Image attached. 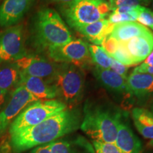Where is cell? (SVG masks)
Returning a JSON list of instances; mask_svg holds the SVG:
<instances>
[{
  "label": "cell",
  "instance_id": "cell-1",
  "mask_svg": "<svg viewBox=\"0 0 153 153\" xmlns=\"http://www.w3.org/2000/svg\"><path fill=\"white\" fill-rule=\"evenodd\" d=\"M82 114L76 108H68L51 116L41 123L10 134L16 152L56 141L80 127Z\"/></svg>",
  "mask_w": 153,
  "mask_h": 153
},
{
  "label": "cell",
  "instance_id": "cell-2",
  "mask_svg": "<svg viewBox=\"0 0 153 153\" xmlns=\"http://www.w3.org/2000/svg\"><path fill=\"white\" fill-rule=\"evenodd\" d=\"M33 40L40 51L63 45L73 40L72 33L55 9L42 8L36 13L33 25Z\"/></svg>",
  "mask_w": 153,
  "mask_h": 153
},
{
  "label": "cell",
  "instance_id": "cell-3",
  "mask_svg": "<svg viewBox=\"0 0 153 153\" xmlns=\"http://www.w3.org/2000/svg\"><path fill=\"white\" fill-rule=\"evenodd\" d=\"M121 114L104 106L86 104L80 128L93 141L115 143Z\"/></svg>",
  "mask_w": 153,
  "mask_h": 153
},
{
  "label": "cell",
  "instance_id": "cell-4",
  "mask_svg": "<svg viewBox=\"0 0 153 153\" xmlns=\"http://www.w3.org/2000/svg\"><path fill=\"white\" fill-rule=\"evenodd\" d=\"M85 77L82 69L70 64L60 63L55 74L46 80L54 86L57 97H60L68 108H75L83 98Z\"/></svg>",
  "mask_w": 153,
  "mask_h": 153
},
{
  "label": "cell",
  "instance_id": "cell-5",
  "mask_svg": "<svg viewBox=\"0 0 153 153\" xmlns=\"http://www.w3.org/2000/svg\"><path fill=\"white\" fill-rule=\"evenodd\" d=\"M59 10L67 24L75 30L106 19L111 11L108 0H73L59 4Z\"/></svg>",
  "mask_w": 153,
  "mask_h": 153
},
{
  "label": "cell",
  "instance_id": "cell-6",
  "mask_svg": "<svg viewBox=\"0 0 153 153\" xmlns=\"http://www.w3.org/2000/svg\"><path fill=\"white\" fill-rule=\"evenodd\" d=\"M68 107L57 99L40 100L24 108L9 126L10 134L41 123L51 116L65 110Z\"/></svg>",
  "mask_w": 153,
  "mask_h": 153
},
{
  "label": "cell",
  "instance_id": "cell-7",
  "mask_svg": "<svg viewBox=\"0 0 153 153\" xmlns=\"http://www.w3.org/2000/svg\"><path fill=\"white\" fill-rule=\"evenodd\" d=\"M47 52L53 62L70 64L82 70L89 68L94 65L88 45L79 39H73L63 45L51 47Z\"/></svg>",
  "mask_w": 153,
  "mask_h": 153
},
{
  "label": "cell",
  "instance_id": "cell-8",
  "mask_svg": "<svg viewBox=\"0 0 153 153\" xmlns=\"http://www.w3.org/2000/svg\"><path fill=\"white\" fill-rule=\"evenodd\" d=\"M26 55L22 25L8 27L0 33V64L14 62Z\"/></svg>",
  "mask_w": 153,
  "mask_h": 153
},
{
  "label": "cell",
  "instance_id": "cell-9",
  "mask_svg": "<svg viewBox=\"0 0 153 153\" xmlns=\"http://www.w3.org/2000/svg\"><path fill=\"white\" fill-rule=\"evenodd\" d=\"M39 101L22 86H19L13 91L9 103L0 112V134L4 133L9 125L26 107Z\"/></svg>",
  "mask_w": 153,
  "mask_h": 153
},
{
  "label": "cell",
  "instance_id": "cell-10",
  "mask_svg": "<svg viewBox=\"0 0 153 153\" xmlns=\"http://www.w3.org/2000/svg\"><path fill=\"white\" fill-rule=\"evenodd\" d=\"M22 74L30 76L48 79L56 72L57 64L35 55H26L15 61Z\"/></svg>",
  "mask_w": 153,
  "mask_h": 153
},
{
  "label": "cell",
  "instance_id": "cell-11",
  "mask_svg": "<svg viewBox=\"0 0 153 153\" xmlns=\"http://www.w3.org/2000/svg\"><path fill=\"white\" fill-rule=\"evenodd\" d=\"M35 0H4L0 5V26L17 25L29 11Z\"/></svg>",
  "mask_w": 153,
  "mask_h": 153
},
{
  "label": "cell",
  "instance_id": "cell-12",
  "mask_svg": "<svg viewBox=\"0 0 153 153\" xmlns=\"http://www.w3.org/2000/svg\"><path fill=\"white\" fill-rule=\"evenodd\" d=\"M129 92L142 101L153 99V75L147 73L132 72L128 76Z\"/></svg>",
  "mask_w": 153,
  "mask_h": 153
},
{
  "label": "cell",
  "instance_id": "cell-13",
  "mask_svg": "<svg viewBox=\"0 0 153 153\" xmlns=\"http://www.w3.org/2000/svg\"><path fill=\"white\" fill-rule=\"evenodd\" d=\"M19 86L24 87L39 101L55 99L57 97L54 86L48 83L46 79L28 76L21 72Z\"/></svg>",
  "mask_w": 153,
  "mask_h": 153
},
{
  "label": "cell",
  "instance_id": "cell-14",
  "mask_svg": "<svg viewBox=\"0 0 153 153\" xmlns=\"http://www.w3.org/2000/svg\"><path fill=\"white\" fill-rule=\"evenodd\" d=\"M93 74L107 90L118 94L131 95L127 81L111 69H101L95 67Z\"/></svg>",
  "mask_w": 153,
  "mask_h": 153
},
{
  "label": "cell",
  "instance_id": "cell-15",
  "mask_svg": "<svg viewBox=\"0 0 153 153\" xmlns=\"http://www.w3.org/2000/svg\"><path fill=\"white\" fill-rule=\"evenodd\" d=\"M125 43L134 65H137L143 62L153 51V33L150 31Z\"/></svg>",
  "mask_w": 153,
  "mask_h": 153
},
{
  "label": "cell",
  "instance_id": "cell-16",
  "mask_svg": "<svg viewBox=\"0 0 153 153\" xmlns=\"http://www.w3.org/2000/svg\"><path fill=\"white\" fill-rule=\"evenodd\" d=\"M115 144L121 153H143V147L140 140L127 125L120 119Z\"/></svg>",
  "mask_w": 153,
  "mask_h": 153
},
{
  "label": "cell",
  "instance_id": "cell-17",
  "mask_svg": "<svg viewBox=\"0 0 153 153\" xmlns=\"http://www.w3.org/2000/svg\"><path fill=\"white\" fill-rule=\"evenodd\" d=\"M115 24L104 19L91 24L85 25L76 30L87 38L94 45H101L105 38L111 35Z\"/></svg>",
  "mask_w": 153,
  "mask_h": 153
},
{
  "label": "cell",
  "instance_id": "cell-18",
  "mask_svg": "<svg viewBox=\"0 0 153 153\" xmlns=\"http://www.w3.org/2000/svg\"><path fill=\"white\" fill-rule=\"evenodd\" d=\"M49 145L52 153H95L92 145L80 136L71 140L54 141Z\"/></svg>",
  "mask_w": 153,
  "mask_h": 153
},
{
  "label": "cell",
  "instance_id": "cell-19",
  "mask_svg": "<svg viewBox=\"0 0 153 153\" xmlns=\"http://www.w3.org/2000/svg\"><path fill=\"white\" fill-rule=\"evenodd\" d=\"M145 26L135 22H123L115 24L111 36L118 41H128L132 38L138 37L150 32Z\"/></svg>",
  "mask_w": 153,
  "mask_h": 153
},
{
  "label": "cell",
  "instance_id": "cell-20",
  "mask_svg": "<svg viewBox=\"0 0 153 153\" xmlns=\"http://www.w3.org/2000/svg\"><path fill=\"white\" fill-rule=\"evenodd\" d=\"M132 118L134 125L145 138L153 140V113L145 108H137L132 110Z\"/></svg>",
  "mask_w": 153,
  "mask_h": 153
},
{
  "label": "cell",
  "instance_id": "cell-21",
  "mask_svg": "<svg viewBox=\"0 0 153 153\" xmlns=\"http://www.w3.org/2000/svg\"><path fill=\"white\" fill-rule=\"evenodd\" d=\"M21 71L14 62L6 63L0 66V89L9 91L18 87Z\"/></svg>",
  "mask_w": 153,
  "mask_h": 153
},
{
  "label": "cell",
  "instance_id": "cell-22",
  "mask_svg": "<svg viewBox=\"0 0 153 153\" xmlns=\"http://www.w3.org/2000/svg\"><path fill=\"white\" fill-rule=\"evenodd\" d=\"M91 60L96 67L101 69H110L112 57L107 54L100 45H88Z\"/></svg>",
  "mask_w": 153,
  "mask_h": 153
},
{
  "label": "cell",
  "instance_id": "cell-23",
  "mask_svg": "<svg viewBox=\"0 0 153 153\" xmlns=\"http://www.w3.org/2000/svg\"><path fill=\"white\" fill-rule=\"evenodd\" d=\"M143 6H137L134 7L131 11L126 13L112 12L108 17V21L114 24H120L123 22H135L137 21L140 13L142 10Z\"/></svg>",
  "mask_w": 153,
  "mask_h": 153
},
{
  "label": "cell",
  "instance_id": "cell-24",
  "mask_svg": "<svg viewBox=\"0 0 153 153\" xmlns=\"http://www.w3.org/2000/svg\"><path fill=\"white\" fill-rule=\"evenodd\" d=\"M111 57L126 66L135 65L133 59L131 58L128 51L126 48V43L124 41H118L117 49L114 54L111 55Z\"/></svg>",
  "mask_w": 153,
  "mask_h": 153
},
{
  "label": "cell",
  "instance_id": "cell-25",
  "mask_svg": "<svg viewBox=\"0 0 153 153\" xmlns=\"http://www.w3.org/2000/svg\"><path fill=\"white\" fill-rule=\"evenodd\" d=\"M95 153H121L115 143L93 141Z\"/></svg>",
  "mask_w": 153,
  "mask_h": 153
},
{
  "label": "cell",
  "instance_id": "cell-26",
  "mask_svg": "<svg viewBox=\"0 0 153 153\" xmlns=\"http://www.w3.org/2000/svg\"><path fill=\"white\" fill-rule=\"evenodd\" d=\"M137 21L139 24H142L146 27L153 28V11L151 9L146 8L144 6L143 7L142 10L140 13Z\"/></svg>",
  "mask_w": 153,
  "mask_h": 153
},
{
  "label": "cell",
  "instance_id": "cell-27",
  "mask_svg": "<svg viewBox=\"0 0 153 153\" xmlns=\"http://www.w3.org/2000/svg\"><path fill=\"white\" fill-rule=\"evenodd\" d=\"M101 47L107 53V54L110 56L115 53V51L117 49L118 45V41L114 38L109 36L105 38L104 41L101 43Z\"/></svg>",
  "mask_w": 153,
  "mask_h": 153
},
{
  "label": "cell",
  "instance_id": "cell-28",
  "mask_svg": "<svg viewBox=\"0 0 153 153\" xmlns=\"http://www.w3.org/2000/svg\"><path fill=\"white\" fill-rule=\"evenodd\" d=\"M129 67L124 65L121 63L118 62V61L114 60V58L111 59V64L110 69L113 71L119 74L125 79H127L128 77V71Z\"/></svg>",
  "mask_w": 153,
  "mask_h": 153
},
{
  "label": "cell",
  "instance_id": "cell-29",
  "mask_svg": "<svg viewBox=\"0 0 153 153\" xmlns=\"http://www.w3.org/2000/svg\"><path fill=\"white\" fill-rule=\"evenodd\" d=\"M145 5L143 0H118L117 1L113 4L111 6V10L112 9L116 8V7H135L137 6H143Z\"/></svg>",
  "mask_w": 153,
  "mask_h": 153
},
{
  "label": "cell",
  "instance_id": "cell-30",
  "mask_svg": "<svg viewBox=\"0 0 153 153\" xmlns=\"http://www.w3.org/2000/svg\"><path fill=\"white\" fill-rule=\"evenodd\" d=\"M153 65V51L151 52L150 55H148V57H147L145 60L142 62V64L140 65L138 67L139 68H148V67H150Z\"/></svg>",
  "mask_w": 153,
  "mask_h": 153
},
{
  "label": "cell",
  "instance_id": "cell-31",
  "mask_svg": "<svg viewBox=\"0 0 153 153\" xmlns=\"http://www.w3.org/2000/svg\"><path fill=\"white\" fill-rule=\"evenodd\" d=\"M32 153H52L51 152V148H50V145L48 144L41 145L38 146L34 150Z\"/></svg>",
  "mask_w": 153,
  "mask_h": 153
},
{
  "label": "cell",
  "instance_id": "cell-32",
  "mask_svg": "<svg viewBox=\"0 0 153 153\" xmlns=\"http://www.w3.org/2000/svg\"><path fill=\"white\" fill-rule=\"evenodd\" d=\"M133 72H139V73H147L151 75H153V65L148 68H139L138 67H136L133 70Z\"/></svg>",
  "mask_w": 153,
  "mask_h": 153
},
{
  "label": "cell",
  "instance_id": "cell-33",
  "mask_svg": "<svg viewBox=\"0 0 153 153\" xmlns=\"http://www.w3.org/2000/svg\"><path fill=\"white\" fill-rule=\"evenodd\" d=\"M8 93L9 91L0 89V106L5 102L6 98H7V96L8 94Z\"/></svg>",
  "mask_w": 153,
  "mask_h": 153
},
{
  "label": "cell",
  "instance_id": "cell-34",
  "mask_svg": "<svg viewBox=\"0 0 153 153\" xmlns=\"http://www.w3.org/2000/svg\"><path fill=\"white\" fill-rule=\"evenodd\" d=\"M48 1L50 2L56 3V4H62L70 2V1H73V0H48Z\"/></svg>",
  "mask_w": 153,
  "mask_h": 153
},
{
  "label": "cell",
  "instance_id": "cell-35",
  "mask_svg": "<svg viewBox=\"0 0 153 153\" xmlns=\"http://www.w3.org/2000/svg\"><path fill=\"white\" fill-rule=\"evenodd\" d=\"M152 0H143V1H144L145 3V5H148V4H150V3L152 2Z\"/></svg>",
  "mask_w": 153,
  "mask_h": 153
},
{
  "label": "cell",
  "instance_id": "cell-36",
  "mask_svg": "<svg viewBox=\"0 0 153 153\" xmlns=\"http://www.w3.org/2000/svg\"><path fill=\"white\" fill-rule=\"evenodd\" d=\"M150 111L153 113V99L152 101H151V103H150Z\"/></svg>",
  "mask_w": 153,
  "mask_h": 153
},
{
  "label": "cell",
  "instance_id": "cell-37",
  "mask_svg": "<svg viewBox=\"0 0 153 153\" xmlns=\"http://www.w3.org/2000/svg\"><path fill=\"white\" fill-rule=\"evenodd\" d=\"M118 1V0H108V1H109V4H110L111 6L113 4L115 3L116 1Z\"/></svg>",
  "mask_w": 153,
  "mask_h": 153
},
{
  "label": "cell",
  "instance_id": "cell-38",
  "mask_svg": "<svg viewBox=\"0 0 153 153\" xmlns=\"http://www.w3.org/2000/svg\"><path fill=\"white\" fill-rule=\"evenodd\" d=\"M148 145H150V147H152V148H153V140H150V142H149Z\"/></svg>",
  "mask_w": 153,
  "mask_h": 153
},
{
  "label": "cell",
  "instance_id": "cell-39",
  "mask_svg": "<svg viewBox=\"0 0 153 153\" xmlns=\"http://www.w3.org/2000/svg\"><path fill=\"white\" fill-rule=\"evenodd\" d=\"M150 4H151V6H152V9H153V0L152 1V2L150 3ZM153 11V10H152Z\"/></svg>",
  "mask_w": 153,
  "mask_h": 153
},
{
  "label": "cell",
  "instance_id": "cell-40",
  "mask_svg": "<svg viewBox=\"0 0 153 153\" xmlns=\"http://www.w3.org/2000/svg\"><path fill=\"white\" fill-rule=\"evenodd\" d=\"M152 30H153V28H152Z\"/></svg>",
  "mask_w": 153,
  "mask_h": 153
}]
</instances>
